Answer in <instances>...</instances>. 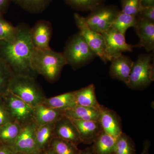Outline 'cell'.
<instances>
[{
	"mask_svg": "<svg viewBox=\"0 0 154 154\" xmlns=\"http://www.w3.org/2000/svg\"><path fill=\"white\" fill-rule=\"evenodd\" d=\"M117 137L102 131L92 146L95 154H114Z\"/></svg>",
	"mask_w": 154,
	"mask_h": 154,
	"instance_id": "obj_21",
	"label": "cell"
},
{
	"mask_svg": "<svg viewBox=\"0 0 154 154\" xmlns=\"http://www.w3.org/2000/svg\"><path fill=\"white\" fill-rule=\"evenodd\" d=\"M137 17L154 22V5L143 7Z\"/></svg>",
	"mask_w": 154,
	"mask_h": 154,
	"instance_id": "obj_33",
	"label": "cell"
},
{
	"mask_svg": "<svg viewBox=\"0 0 154 154\" xmlns=\"http://www.w3.org/2000/svg\"><path fill=\"white\" fill-rule=\"evenodd\" d=\"M109 75L111 78L123 82L125 85L129 80L134 61L128 56L121 54L111 60Z\"/></svg>",
	"mask_w": 154,
	"mask_h": 154,
	"instance_id": "obj_14",
	"label": "cell"
},
{
	"mask_svg": "<svg viewBox=\"0 0 154 154\" xmlns=\"http://www.w3.org/2000/svg\"><path fill=\"white\" fill-rule=\"evenodd\" d=\"M71 119L76 126L82 143L85 144H93L103 131L99 121Z\"/></svg>",
	"mask_w": 154,
	"mask_h": 154,
	"instance_id": "obj_15",
	"label": "cell"
},
{
	"mask_svg": "<svg viewBox=\"0 0 154 154\" xmlns=\"http://www.w3.org/2000/svg\"><path fill=\"white\" fill-rule=\"evenodd\" d=\"M12 121L2 98L0 96V126Z\"/></svg>",
	"mask_w": 154,
	"mask_h": 154,
	"instance_id": "obj_32",
	"label": "cell"
},
{
	"mask_svg": "<svg viewBox=\"0 0 154 154\" xmlns=\"http://www.w3.org/2000/svg\"><path fill=\"white\" fill-rule=\"evenodd\" d=\"M72 8L80 11H92L103 5L105 0H65Z\"/></svg>",
	"mask_w": 154,
	"mask_h": 154,
	"instance_id": "obj_29",
	"label": "cell"
},
{
	"mask_svg": "<svg viewBox=\"0 0 154 154\" xmlns=\"http://www.w3.org/2000/svg\"><path fill=\"white\" fill-rule=\"evenodd\" d=\"M55 123L36 126L35 137L36 143L40 152L44 151L49 148L50 144L54 137Z\"/></svg>",
	"mask_w": 154,
	"mask_h": 154,
	"instance_id": "obj_22",
	"label": "cell"
},
{
	"mask_svg": "<svg viewBox=\"0 0 154 154\" xmlns=\"http://www.w3.org/2000/svg\"><path fill=\"white\" fill-rule=\"evenodd\" d=\"M79 154H95L92 146L86 148L84 150H80Z\"/></svg>",
	"mask_w": 154,
	"mask_h": 154,
	"instance_id": "obj_37",
	"label": "cell"
},
{
	"mask_svg": "<svg viewBox=\"0 0 154 154\" xmlns=\"http://www.w3.org/2000/svg\"><path fill=\"white\" fill-rule=\"evenodd\" d=\"M32 69L37 75H41L50 82L57 81L63 67L67 65L62 52L50 48L33 49L31 57Z\"/></svg>",
	"mask_w": 154,
	"mask_h": 154,
	"instance_id": "obj_2",
	"label": "cell"
},
{
	"mask_svg": "<svg viewBox=\"0 0 154 154\" xmlns=\"http://www.w3.org/2000/svg\"><path fill=\"white\" fill-rule=\"evenodd\" d=\"M0 154H21L17 152L13 146L4 144L0 146Z\"/></svg>",
	"mask_w": 154,
	"mask_h": 154,
	"instance_id": "obj_34",
	"label": "cell"
},
{
	"mask_svg": "<svg viewBox=\"0 0 154 154\" xmlns=\"http://www.w3.org/2000/svg\"><path fill=\"white\" fill-rule=\"evenodd\" d=\"M54 135V137L69 141L77 146L82 143L76 126L71 119L65 116L55 123Z\"/></svg>",
	"mask_w": 154,
	"mask_h": 154,
	"instance_id": "obj_16",
	"label": "cell"
},
{
	"mask_svg": "<svg viewBox=\"0 0 154 154\" xmlns=\"http://www.w3.org/2000/svg\"><path fill=\"white\" fill-rule=\"evenodd\" d=\"M18 26H14L0 14V41L11 42L17 38Z\"/></svg>",
	"mask_w": 154,
	"mask_h": 154,
	"instance_id": "obj_27",
	"label": "cell"
},
{
	"mask_svg": "<svg viewBox=\"0 0 154 154\" xmlns=\"http://www.w3.org/2000/svg\"><path fill=\"white\" fill-rule=\"evenodd\" d=\"M143 7L154 5V0H141Z\"/></svg>",
	"mask_w": 154,
	"mask_h": 154,
	"instance_id": "obj_38",
	"label": "cell"
},
{
	"mask_svg": "<svg viewBox=\"0 0 154 154\" xmlns=\"http://www.w3.org/2000/svg\"><path fill=\"white\" fill-rule=\"evenodd\" d=\"M153 54H142L134 61L126 85L133 90L144 89L154 80Z\"/></svg>",
	"mask_w": 154,
	"mask_h": 154,
	"instance_id": "obj_5",
	"label": "cell"
},
{
	"mask_svg": "<svg viewBox=\"0 0 154 154\" xmlns=\"http://www.w3.org/2000/svg\"><path fill=\"white\" fill-rule=\"evenodd\" d=\"M37 125L34 121L22 126L21 131L12 146L21 154H40L36 143L35 131Z\"/></svg>",
	"mask_w": 154,
	"mask_h": 154,
	"instance_id": "obj_10",
	"label": "cell"
},
{
	"mask_svg": "<svg viewBox=\"0 0 154 154\" xmlns=\"http://www.w3.org/2000/svg\"><path fill=\"white\" fill-rule=\"evenodd\" d=\"M75 22L81 33L90 48L104 63L107 62L105 55V41L101 33L91 30L87 25L85 17L77 13L74 15Z\"/></svg>",
	"mask_w": 154,
	"mask_h": 154,
	"instance_id": "obj_8",
	"label": "cell"
},
{
	"mask_svg": "<svg viewBox=\"0 0 154 154\" xmlns=\"http://www.w3.org/2000/svg\"><path fill=\"white\" fill-rule=\"evenodd\" d=\"M135 146L132 139L122 132L116 139L114 154H136Z\"/></svg>",
	"mask_w": 154,
	"mask_h": 154,
	"instance_id": "obj_26",
	"label": "cell"
},
{
	"mask_svg": "<svg viewBox=\"0 0 154 154\" xmlns=\"http://www.w3.org/2000/svg\"><path fill=\"white\" fill-rule=\"evenodd\" d=\"M51 1H52V0H51Z\"/></svg>",
	"mask_w": 154,
	"mask_h": 154,
	"instance_id": "obj_40",
	"label": "cell"
},
{
	"mask_svg": "<svg viewBox=\"0 0 154 154\" xmlns=\"http://www.w3.org/2000/svg\"><path fill=\"white\" fill-rule=\"evenodd\" d=\"M120 11L113 5L99 6L91 11L85 20L91 30L102 33L112 27L113 21Z\"/></svg>",
	"mask_w": 154,
	"mask_h": 154,
	"instance_id": "obj_6",
	"label": "cell"
},
{
	"mask_svg": "<svg viewBox=\"0 0 154 154\" xmlns=\"http://www.w3.org/2000/svg\"><path fill=\"white\" fill-rule=\"evenodd\" d=\"M137 20V17L128 15L120 11L116 17L111 28L125 36L127 30L134 27Z\"/></svg>",
	"mask_w": 154,
	"mask_h": 154,
	"instance_id": "obj_25",
	"label": "cell"
},
{
	"mask_svg": "<svg viewBox=\"0 0 154 154\" xmlns=\"http://www.w3.org/2000/svg\"><path fill=\"white\" fill-rule=\"evenodd\" d=\"M11 1L13 0H0V14L4 15L7 12Z\"/></svg>",
	"mask_w": 154,
	"mask_h": 154,
	"instance_id": "obj_35",
	"label": "cell"
},
{
	"mask_svg": "<svg viewBox=\"0 0 154 154\" xmlns=\"http://www.w3.org/2000/svg\"><path fill=\"white\" fill-rule=\"evenodd\" d=\"M151 143L148 140H146L143 143V148L140 154H149V149Z\"/></svg>",
	"mask_w": 154,
	"mask_h": 154,
	"instance_id": "obj_36",
	"label": "cell"
},
{
	"mask_svg": "<svg viewBox=\"0 0 154 154\" xmlns=\"http://www.w3.org/2000/svg\"><path fill=\"white\" fill-rule=\"evenodd\" d=\"M1 96L13 121L22 126L33 121V107L8 91Z\"/></svg>",
	"mask_w": 154,
	"mask_h": 154,
	"instance_id": "obj_7",
	"label": "cell"
},
{
	"mask_svg": "<svg viewBox=\"0 0 154 154\" xmlns=\"http://www.w3.org/2000/svg\"><path fill=\"white\" fill-rule=\"evenodd\" d=\"M77 105L84 107L100 108L101 105L96 99L95 85L93 84L74 91Z\"/></svg>",
	"mask_w": 154,
	"mask_h": 154,
	"instance_id": "obj_19",
	"label": "cell"
},
{
	"mask_svg": "<svg viewBox=\"0 0 154 154\" xmlns=\"http://www.w3.org/2000/svg\"><path fill=\"white\" fill-rule=\"evenodd\" d=\"M19 6L32 14H38L44 11L51 0H13Z\"/></svg>",
	"mask_w": 154,
	"mask_h": 154,
	"instance_id": "obj_28",
	"label": "cell"
},
{
	"mask_svg": "<svg viewBox=\"0 0 154 154\" xmlns=\"http://www.w3.org/2000/svg\"><path fill=\"white\" fill-rule=\"evenodd\" d=\"M22 126L14 121L0 126V142L12 146L21 131Z\"/></svg>",
	"mask_w": 154,
	"mask_h": 154,
	"instance_id": "obj_23",
	"label": "cell"
},
{
	"mask_svg": "<svg viewBox=\"0 0 154 154\" xmlns=\"http://www.w3.org/2000/svg\"><path fill=\"white\" fill-rule=\"evenodd\" d=\"M8 91L32 107L41 104L46 98L35 78L30 76L14 75Z\"/></svg>",
	"mask_w": 154,
	"mask_h": 154,
	"instance_id": "obj_3",
	"label": "cell"
},
{
	"mask_svg": "<svg viewBox=\"0 0 154 154\" xmlns=\"http://www.w3.org/2000/svg\"><path fill=\"white\" fill-rule=\"evenodd\" d=\"M13 72L9 67L0 58V96L8 91Z\"/></svg>",
	"mask_w": 154,
	"mask_h": 154,
	"instance_id": "obj_30",
	"label": "cell"
},
{
	"mask_svg": "<svg viewBox=\"0 0 154 154\" xmlns=\"http://www.w3.org/2000/svg\"><path fill=\"white\" fill-rule=\"evenodd\" d=\"M121 11L124 14L137 17L143 8L141 0H120Z\"/></svg>",
	"mask_w": 154,
	"mask_h": 154,
	"instance_id": "obj_31",
	"label": "cell"
},
{
	"mask_svg": "<svg viewBox=\"0 0 154 154\" xmlns=\"http://www.w3.org/2000/svg\"><path fill=\"white\" fill-rule=\"evenodd\" d=\"M63 112L41 103L33 107V121L37 126L55 123L64 116Z\"/></svg>",
	"mask_w": 154,
	"mask_h": 154,
	"instance_id": "obj_17",
	"label": "cell"
},
{
	"mask_svg": "<svg viewBox=\"0 0 154 154\" xmlns=\"http://www.w3.org/2000/svg\"><path fill=\"white\" fill-rule=\"evenodd\" d=\"M42 103L50 107L63 111L70 109L77 105L74 91L68 92L48 99L45 98Z\"/></svg>",
	"mask_w": 154,
	"mask_h": 154,
	"instance_id": "obj_20",
	"label": "cell"
},
{
	"mask_svg": "<svg viewBox=\"0 0 154 154\" xmlns=\"http://www.w3.org/2000/svg\"><path fill=\"white\" fill-rule=\"evenodd\" d=\"M30 38L34 49L45 50L51 48L50 42L52 35V27L49 21L41 20L30 29Z\"/></svg>",
	"mask_w": 154,
	"mask_h": 154,
	"instance_id": "obj_11",
	"label": "cell"
},
{
	"mask_svg": "<svg viewBox=\"0 0 154 154\" xmlns=\"http://www.w3.org/2000/svg\"><path fill=\"white\" fill-rule=\"evenodd\" d=\"M134 26L140 42L136 47L144 48L148 52L154 49V22L137 17Z\"/></svg>",
	"mask_w": 154,
	"mask_h": 154,
	"instance_id": "obj_12",
	"label": "cell"
},
{
	"mask_svg": "<svg viewBox=\"0 0 154 154\" xmlns=\"http://www.w3.org/2000/svg\"><path fill=\"white\" fill-rule=\"evenodd\" d=\"M105 41L107 62L125 52H132L135 46L127 43L125 35L111 28L102 33Z\"/></svg>",
	"mask_w": 154,
	"mask_h": 154,
	"instance_id": "obj_9",
	"label": "cell"
},
{
	"mask_svg": "<svg viewBox=\"0 0 154 154\" xmlns=\"http://www.w3.org/2000/svg\"><path fill=\"white\" fill-rule=\"evenodd\" d=\"M100 113V108L84 107L76 105L75 107L64 111L63 115L70 119L99 121Z\"/></svg>",
	"mask_w": 154,
	"mask_h": 154,
	"instance_id": "obj_18",
	"label": "cell"
},
{
	"mask_svg": "<svg viewBox=\"0 0 154 154\" xmlns=\"http://www.w3.org/2000/svg\"><path fill=\"white\" fill-rule=\"evenodd\" d=\"M99 122L102 129L115 137H118L122 131L121 120L114 110L101 105Z\"/></svg>",
	"mask_w": 154,
	"mask_h": 154,
	"instance_id": "obj_13",
	"label": "cell"
},
{
	"mask_svg": "<svg viewBox=\"0 0 154 154\" xmlns=\"http://www.w3.org/2000/svg\"><path fill=\"white\" fill-rule=\"evenodd\" d=\"M17 38L11 42L0 41V58L14 75L34 78L37 74L32 69L31 57L33 47L30 38V28L27 24H19Z\"/></svg>",
	"mask_w": 154,
	"mask_h": 154,
	"instance_id": "obj_1",
	"label": "cell"
},
{
	"mask_svg": "<svg viewBox=\"0 0 154 154\" xmlns=\"http://www.w3.org/2000/svg\"><path fill=\"white\" fill-rule=\"evenodd\" d=\"M48 149L55 154H79L80 151L72 142L57 137L53 139Z\"/></svg>",
	"mask_w": 154,
	"mask_h": 154,
	"instance_id": "obj_24",
	"label": "cell"
},
{
	"mask_svg": "<svg viewBox=\"0 0 154 154\" xmlns=\"http://www.w3.org/2000/svg\"><path fill=\"white\" fill-rule=\"evenodd\" d=\"M62 53L67 65L74 69L88 64L97 56L79 32L69 38Z\"/></svg>",
	"mask_w": 154,
	"mask_h": 154,
	"instance_id": "obj_4",
	"label": "cell"
},
{
	"mask_svg": "<svg viewBox=\"0 0 154 154\" xmlns=\"http://www.w3.org/2000/svg\"><path fill=\"white\" fill-rule=\"evenodd\" d=\"M40 154H55L54 153V152L51 150V149H47L45 150L44 151L42 152Z\"/></svg>",
	"mask_w": 154,
	"mask_h": 154,
	"instance_id": "obj_39",
	"label": "cell"
}]
</instances>
